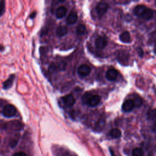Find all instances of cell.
<instances>
[{
  "label": "cell",
  "mask_w": 156,
  "mask_h": 156,
  "mask_svg": "<svg viewBox=\"0 0 156 156\" xmlns=\"http://www.w3.org/2000/svg\"><path fill=\"white\" fill-rule=\"evenodd\" d=\"M17 110L15 106L12 104L6 105L2 110V114L4 117L6 118H11L16 114Z\"/></svg>",
  "instance_id": "1"
},
{
  "label": "cell",
  "mask_w": 156,
  "mask_h": 156,
  "mask_svg": "<svg viewBox=\"0 0 156 156\" xmlns=\"http://www.w3.org/2000/svg\"><path fill=\"white\" fill-rule=\"evenodd\" d=\"M108 9H109V4L104 1L99 2L97 4L96 7L97 12L100 16L104 15L107 12Z\"/></svg>",
  "instance_id": "2"
},
{
  "label": "cell",
  "mask_w": 156,
  "mask_h": 156,
  "mask_svg": "<svg viewBox=\"0 0 156 156\" xmlns=\"http://www.w3.org/2000/svg\"><path fill=\"white\" fill-rule=\"evenodd\" d=\"M91 72V68L87 65L84 64L79 66L77 69V73L82 77H85L90 74Z\"/></svg>",
  "instance_id": "3"
},
{
  "label": "cell",
  "mask_w": 156,
  "mask_h": 156,
  "mask_svg": "<svg viewBox=\"0 0 156 156\" xmlns=\"http://www.w3.org/2000/svg\"><path fill=\"white\" fill-rule=\"evenodd\" d=\"M134 107H135V104L134 103H133V100L129 99L126 100L124 103L122 104V110L125 112H130Z\"/></svg>",
  "instance_id": "4"
},
{
  "label": "cell",
  "mask_w": 156,
  "mask_h": 156,
  "mask_svg": "<svg viewBox=\"0 0 156 156\" xmlns=\"http://www.w3.org/2000/svg\"><path fill=\"white\" fill-rule=\"evenodd\" d=\"M63 102L66 107H72L75 104L76 99L72 95H67L62 98Z\"/></svg>",
  "instance_id": "5"
},
{
  "label": "cell",
  "mask_w": 156,
  "mask_h": 156,
  "mask_svg": "<svg viewBox=\"0 0 156 156\" xmlns=\"http://www.w3.org/2000/svg\"><path fill=\"white\" fill-rule=\"evenodd\" d=\"M107 40L103 37H98L95 40V46L98 49L101 50L107 46Z\"/></svg>",
  "instance_id": "6"
},
{
  "label": "cell",
  "mask_w": 156,
  "mask_h": 156,
  "mask_svg": "<svg viewBox=\"0 0 156 156\" xmlns=\"http://www.w3.org/2000/svg\"><path fill=\"white\" fill-rule=\"evenodd\" d=\"M100 101H101V97H100L99 95H92L90 98H89L87 104L90 107H95L99 104Z\"/></svg>",
  "instance_id": "7"
},
{
  "label": "cell",
  "mask_w": 156,
  "mask_h": 156,
  "mask_svg": "<svg viewBox=\"0 0 156 156\" xmlns=\"http://www.w3.org/2000/svg\"><path fill=\"white\" fill-rule=\"evenodd\" d=\"M117 76H118V72L114 69H109L106 72V77L107 78V79L110 81H112L115 80Z\"/></svg>",
  "instance_id": "8"
},
{
  "label": "cell",
  "mask_w": 156,
  "mask_h": 156,
  "mask_svg": "<svg viewBox=\"0 0 156 156\" xmlns=\"http://www.w3.org/2000/svg\"><path fill=\"white\" fill-rule=\"evenodd\" d=\"M147 9V7H146L144 5H142V4L138 5L134 8V10H133V13H134V14L136 16L141 17L144 12H145Z\"/></svg>",
  "instance_id": "9"
},
{
  "label": "cell",
  "mask_w": 156,
  "mask_h": 156,
  "mask_svg": "<svg viewBox=\"0 0 156 156\" xmlns=\"http://www.w3.org/2000/svg\"><path fill=\"white\" fill-rule=\"evenodd\" d=\"M66 12H67V9L65 7L60 6L55 11V17L59 19L62 18L65 16Z\"/></svg>",
  "instance_id": "10"
},
{
  "label": "cell",
  "mask_w": 156,
  "mask_h": 156,
  "mask_svg": "<svg viewBox=\"0 0 156 156\" xmlns=\"http://www.w3.org/2000/svg\"><path fill=\"white\" fill-rule=\"evenodd\" d=\"M120 39L123 43H130L131 42V38L129 32L128 31H125L122 32L120 36Z\"/></svg>",
  "instance_id": "11"
},
{
  "label": "cell",
  "mask_w": 156,
  "mask_h": 156,
  "mask_svg": "<svg viewBox=\"0 0 156 156\" xmlns=\"http://www.w3.org/2000/svg\"><path fill=\"white\" fill-rule=\"evenodd\" d=\"M77 20V15L76 12H71L69 14L67 18H66V23L69 25L74 24Z\"/></svg>",
  "instance_id": "12"
},
{
  "label": "cell",
  "mask_w": 156,
  "mask_h": 156,
  "mask_svg": "<svg viewBox=\"0 0 156 156\" xmlns=\"http://www.w3.org/2000/svg\"><path fill=\"white\" fill-rule=\"evenodd\" d=\"M68 32V29L65 26H60L56 29V34L58 37H63Z\"/></svg>",
  "instance_id": "13"
},
{
  "label": "cell",
  "mask_w": 156,
  "mask_h": 156,
  "mask_svg": "<svg viewBox=\"0 0 156 156\" xmlns=\"http://www.w3.org/2000/svg\"><path fill=\"white\" fill-rule=\"evenodd\" d=\"M109 136L112 139H119L121 136V132L118 129H112L109 132Z\"/></svg>",
  "instance_id": "14"
},
{
  "label": "cell",
  "mask_w": 156,
  "mask_h": 156,
  "mask_svg": "<svg viewBox=\"0 0 156 156\" xmlns=\"http://www.w3.org/2000/svg\"><path fill=\"white\" fill-rule=\"evenodd\" d=\"M14 77H15L14 74L10 75V77H9V79L7 80H6L5 82H4V83H3V88L4 89H8V88H9L12 85L13 82H14Z\"/></svg>",
  "instance_id": "15"
},
{
  "label": "cell",
  "mask_w": 156,
  "mask_h": 156,
  "mask_svg": "<svg viewBox=\"0 0 156 156\" xmlns=\"http://www.w3.org/2000/svg\"><path fill=\"white\" fill-rule=\"evenodd\" d=\"M152 17H153V11L152 10V9L147 7L145 12H144V14L141 16V18L145 20H149Z\"/></svg>",
  "instance_id": "16"
},
{
  "label": "cell",
  "mask_w": 156,
  "mask_h": 156,
  "mask_svg": "<svg viewBox=\"0 0 156 156\" xmlns=\"http://www.w3.org/2000/svg\"><path fill=\"white\" fill-rule=\"evenodd\" d=\"M20 139V135L19 134H17L14 136V138H12L11 139L10 143H9V145L11 148H14L17 146V144L18 143V140Z\"/></svg>",
  "instance_id": "17"
},
{
  "label": "cell",
  "mask_w": 156,
  "mask_h": 156,
  "mask_svg": "<svg viewBox=\"0 0 156 156\" xmlns=\"http://www.w3.org/2000/svg\"><path fill=\"white\" fill-rule=\"evenodd\" d=\"M85 26L83 24H81L76 28V33L77 35L82 36L84 35V34L85 32Z\"/></svg>",
  "instance_id": "18"
},
{
  "label": "cell",
  "mask_w": 156,
  "mask_h": 156,
  "mask_svg": "<svg viewBox=\"0 0 156 156\" xmlns=\"http://www.w3.org/2000/svg\"><path fill=\"white\" fill-rule=\"evenodd\" d=\"M143 151L140 148H136L132 150V156H143Z\"/></svg>",
  "instance_id": "19"
},
{
  "label": "cell",
  "mask_w": 156,
  "mask_h": 156,
  "mask_svg": "<svg viewBox=\"0 0 156 156\" xmlns=\"http://www.w3.org/2000/svg\"><path fill=\"white\" fill-rule=\"evenodd\" d=\"M133 103H134L135 104V107H140L141 105H142V99L141 98H140L139 96H136L134 97V99H133Z\"/></svg>",
  "instance_id": "20"
},
{
  "label": "cell",
  "mask_w": 156,
  "mask_h": 156,
  "mask_svg": "<svg viewBox=\"0 0 156 156\" xmlns=\"http://www.w3.org/2000/svg\"><path fill=\"white\" fill-rule=\"evenodd\" d=\"M148 119L152 120L156 118V109H150L147 114Z\"/></svg>",
  "instance_id": "21"
},
{
  "label": "cell",
  "mask_w": 156,
  "mask_h": 156,
  "mask_svg": "<svg viewBox=\"0 0 156 156\" xmlns=\"http://www.w3.org/2000/svg\"><path fill=\"white\" fill-rule=\"evenodd\" d=\"M91 96H92V95L90 94V93H86L82 96V101L84 103V104H88V100H89V98H90Z\"/></svg>",
  "instance_id": "22"
},
{
  "label": "cell",
  "mask_w": 156,
  "mask_h": 156,
  "mask_svg": "<svg viewBox=\"0 0 156 156\" xmlns=\"http://www.w3.org/2000/svg\"><path fill=\"white\" fill-rule=\"evenodd\" d=\"M5 5H4V2L3 1H1V8H0V15H3V14L4 12V10H5V7H4Z\"/></svg>",
  "instance_id": "23"
},
{
  "label": "cell",
  "mask_w": 156,
  "mask_h": 156,
  "mask_svg": "<svg viewBox=\"0 0 156 156\" xmlns=\"http://www.w3.org/2000/svg\"><path fill=\"white\" fill-rule=\"evenodd\" d=\"M66 64L65 62H62L61 63H59V65H58V69L61 70H65V66H66Z\"/></svg>",
  "instance_id": "24"
},
{
  "label": "cell",
  "mask_w": 156,
  "mask_h": 156,
  "mask_svg": "<svg viewBox=\"0 0 156 156\" xmlns=\"http://www.w3.org/2000/svg\"><path fill=\"white\" fill-rule=\"evenodd\" d=\"M13 156H27L25 152L23 151H19V152H15Z\"/></svg>",
  "instance_id": "25"
},
{
  "label": "cell",
  "mask_w": 156,
  "mask_h": 156,
  "mask_svg": "<svg viewBox=\"0 0 156 156\" xmlns=\"http://www.w3.org/2000/svg\"><path fill=\"white\" fill-rule=\"evenodd\" d=\"M137 51H138L139 54L140 55V57H142V56H143V52L142 50H141V48H138Z\"/></svg>",
  "instance_id": "26"
},
{
  "label": "cell",
  "mask_w": 156,
  "mask_h": 156,
  "mask_svg": "<svg viewBox=\"0 0 156 156\" xmlns=\"http://www.w3.org/2000/svg\"><path fill=\"white\" fill-rule=\"evenodd\" d=\"M36 12H32V13L30 15V18H34L36 17Z\"/></svg>",
  "instance_id": "27"
},
{
  "label": "cell",
  "mask_w": 156,
  "mask_h": 156,
  "mask_svg": "<svg viewBox=\"0 0 156 156\" xmlns=\"http://www.w3.org/2000/svg\"><path fill=\"white\" fill-rule=\"evenodd\" d=\"M110 152L111 155H112V156H115V153H114V151L112 150V149H110Z\"/></svg>",
  "instance_id": "28"
}]
</instances>
